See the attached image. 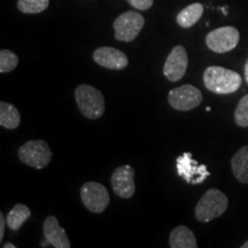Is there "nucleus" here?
Wrapping results in <instances>:
<instances>
[{
	"label": "nucleus",
	"mask_w": 248,
	"mask_h": 248,
	"mask_svg": "<svg viewBox=\"0 0 248 248\" xmlns=\"http://www.w3.org/2000/svg\"><path fill=\"white\" fill-rule=\"evenodd\" d=\"M93 60L97 62L99 66L111 70H122L128 67L129 63L128 57L122 51L109 47V46H104V47L95 49L93 53Z\"/></svg>",
	"instance_id": "f8f14e48"
},
{
	"label": "nucleus",
	"mask_w": 248,
	"mask_h": 248,
	"mask_svg": "<svg viewBox=\"0 0 248 248\" xmlns=\"http://www.w3.org/2000/svg\"><path fill=\"white\" fill-rule=\"evenodd\" d=\"M49 0H18V11L24 14H38L48 7Z\"/></svg>",
	"instance_id": "6ab92c4d"
},
{
	"label": "nucleus",
	"mask_w": 248,
	"mask_h": 248,
	"mask_svg": "<svg viewBox=\"0 0 248 248\" xmlns=\"http://www.w3.org/2000/svg\"><path fill=\"white\" fill-rule=\"evenodd\" d=\"M241 248H248V240L245 241V243L241 245Z\"/></svg>",
	"instance_id": "a878e982"
},
{
	"label": "nucleus",
	"mask_w": 248,
	"mask_h": 248,
	"mask_svg": "<svg viewBox=\"0 0 248 248\" xmlns=\"http://www.w3.org/2000/svg\"><path fill=\"white\" fill-rule=\"evenodd\" d=\"M169 246L171 248H197L198 243L190 228L179 225L170 232Z\"/></svg>",
	"instance_id": "4468645a"
},
{
	"label": "nucleus",
	"mask_w": 248,
	"mask_h": 248,
	"mask_svg": "<svg viewBox=\"0 0 248 248\" xmlns=\"http://www.w3.org/2000/svg\"><path fill=\"white\" fill-rule=\"evenodd\" d=\"M202 14L203 5L199 4V2H194V4L188 5L187 7L183 8L177 14L176 20H177L179 27L187 29V28L193 27L194 24L200 20Z\"/></svg>",
	"instance_id": "dca6fc26"
},
{
	"label": "nucleus",
	"mask_w": 248,
	"mask_h": 248,
	"mask_svg": "<svg viewBox=\"0 0 248 248\" xmlns=\"http://www.w3.org/2000/svg\"><path fill=\"white\" fill-rule=\"evenodd\" d=\"M75 98L80 113L86 119L97 120L105 113V98L98 89L82 84L75 90Z\"/></svg>",
	"instance_id": "7ed1b4c3"
},
{
	"label": "nucleus",
	"mask_w": 248,
	"mask_h": 248,
	"mask_svg": "<svg viewBox=\"0 0 248 248\" xmlns=\"http://www.w3.org/2000/svg\"><path fill=\"white\" fill-rule=\"evenodd\" d=\"M234 121L241 128L248 126V94L240 99L239 104L234 110Z\"/></svg>",
	"instance_id": "412c9836"
},
{
	"label": "nucleus",
	"mask_w": 248,
	"mask_h": 248,
	"mask_svg": "<svg viewBox=\"0 0 248 248\" xmlns=\"http://www.w3.org/2000/svg\"><path fill=\"white\" fill-rule=\"evenodd\" d=\"M228 197L222 191L209 188L195 206V218L199 222L208 223L222 216L228 209Z\"/></svg>",
	"instance_id": "f03ea898"
},
{
	"label": "nucleus",
	"mask_w": 248,
	"mask_h": 248,
	"mask_svg": "<svg viewBox=\"0 0 248 248\" xmlns=\"http://www.w3.org/2000/svg\"><path fill=\"white\" fill-rule=\"evenodd\" d=\"M44 234L48 244L55 248H70L66 231L54 216H48L44 222Z\"/></svg>",
	"instance_id": "ddd939ff"
},
{
	"label": "nucleus",
	"mask_w": 248,
	"mask_h": 248,
	"mask_svg": "<svg viewBox=\"0 0 248 248\" xmlns=\"http://www.w3.org/2000/svg\"><path fill=\"white\" fill-rule=\"evenodd\" d=\"M132 7L139 9V11H147L153 6L154 0H126Z\"/></svg>",
	"instance_id": "4be33fe9"
},
{
	"label": "nucleus",
	"mask_w": 248,
	"mask_h": 248,
	"mask_svg": "<svg viewBox=\"0 0 248 248\" xmlns=\"http://www.w3.org/2000/svg\"><path fill=\"white\" fill-rule=\"evenodd\" d=\"M2 247H4V248H15V245L11 244V243H7V244H5Z\"/></svg>",
	"instance_id": "393cba45"
},
{
	"label": "nucleus",
	"mask_w": 248,
	"mask_h": 248,
	"mask_svg": "<svg viewBox=\"0 0 248 248\" xmlns=\"http://www.w3.org/2000/svg\"><path fill=\"white\" fill-rule=\"evenodd\" d=\"M231 167L234 177L243 184H248V145L232 156Z\"/></svg>",
	"instance_id": "2eb2a0df"
},
{
	"label": "nucleus",
	"mask_w": 248,
	"mask_h": 248,
	"mask_svg": "<svg viewBox=\"0 0 248 248\" xmlns=\"http://www.w3.org/2000/svg\"><path fill=\"white\" fill-rule=\"evenodd\" d=\"M31 216V212L29 207H27L23 203H17L12 208L11 212L8 213L6 217V222H7L8 228L13 231H17L23 223L27 221Z\"/></svg>",
	"instance_id": "a211bd4d"
},
{
	"label": "nucleus",
	"mask_w": 248,
	"mask_h": 248,
	"mask_svg": "<svg viewBox=\"0 0 248 248\" xmlns=\"http://www.w3.org/2000/svg\"><path fill=\"white\" fill-rule=\"evenodd\" d=\"M188 58L184 46L177 45L172 48L163 66V74L170 82H178L184 77L187 69Z\"/></svg>",
	"instance_id": "9d476101"
},
{
	"label": "nucleus",
	"mask_w": 248,
	"mask_h": 248,
	"mask_svg": "<svg viewBox=\"0 0 248 248\" xmlns=\"http://www.w3.org/2000/svg\"><path fill=\"white\" fill-rule=\"evenodd\" d=\"M111 187L117 197L130 199L136 191L135 170L130 166H121L111 175Z\"/></svg>",
	"instance_id": "9b49d317"
},
{
	"label": "nucleus",
	"mask_w": 248,
	"mask_h": 248,
	"mask_svg": "<svg viewBox=\"0 0 248 248\" xmlns=\"http://www.w3.org/2000/svg\"><path fill=\"white\" fill-rule=\"evenodd\" d=\"M204 86L216 94H231L237 92L243 83L238 73L223 67H208L203 73Z\"/></svg>",
	"instance_id": "f257e3e1"
},
{
	"label": "nucleus",
	"mask_w": 248,
	"mask_h": 248,
	"mask_svg": "<svg viewBox=\"0 0 248 248\" xmlns=\"http://www.w3.org/2000/svg\"><path fill=\"white\" fill-rule=\"evenodd\" d=\"M82 202L90 212L102 213L109 204V193L100 183L88 182L80 188Z\"/></svg>",
	"instance_id": "0eeeda50"
},
{
	"label": "nucleus",
	"mask_w": 248,
	"mask_h": 248,
	"mask_svg": "<svg viewBox=\"0 0 248 248\" xmlns=\"http://www.w3.org/2000/svg\"><path fill=\"white\" fill-rule=\"evenodd\" d=\"M245 79H246V82L248 83V60L246 62V64H245Z\"/></svg>",
	"instance_id": "b1692460"
},
{
	"label": "nucleus",
	"mask_w": 248,
	"mask_h": 248,
	"mask_svg": "<svg viewBox=\"0 0 248 248\" xmlns=\"http://www.w3.org/2000/svg\"><path fill=\"white\" fill-rule=\"evenodd\" d=\"M18 159L24 164L35 169H43L48 166L52 160V152L48 144L44 140H30L18 148Z\"/></svg>",
	"instance_id": "20e7f679"
},
{
	"label": "nucleus",
	"mask_w": 248,
	"mask_h": 248,
	"mask_svg": "<svg viewBox=\"0 0 248 248\" xmlns=\"http://www.w3.org/2000/svg\"><path fill=\"white\" fill-rule=\"evenodd\" d=\"M206 110H207V111H210V110H212V108H210V107H207V108H206Z\"/></svg>",
	"instance_id": "bb28decb"
},
{
	"label": "nucleus",
	"mask_w": 248,
	"mask_h": 248,
	"mask_svg": "<svg viewBox=\"0 0 248 248\" xmlns=\"http://www.w3.org/2000/svg\"><path fill=\"white\" fill-rule=\"evenodd\" d=\"M168 101L173 109L188 111L202 102V93L193 85H182L169 92Z\"/></svg>",
	"instance_id": "6e6552de"
},
{
	"label": "nucleus",
	"mask_w": 248,
	"mask_h": 248,
	"mask_svg": "<svg viewBox=\"0 0 248 248\" xmlns=\"http://www.w3.org/2000/svg\"><path fill=\"white\" fill-rule=\"evenodd\" d=\"M7 224V222L5 223V216L4 214L0 212V241H2V238H4L5 234V225Z\"/></svg>",
	"instance_id": "5701e85b"
},
{
	"label": "nucleus",
	"mask_w": 248,
	"mask_h": 248,
	"mask_svg": "<svg viewBox=\"0 0 248 248\" xmlns=\"http://www.w3.org/2000/svg\"><path fill=\"white\" fill-rule=\"evenodd\" d=\"M18 64V57L9 49L0 51V73L5 74L13 71Z\"/></svg>",
	"instance_id": "aec40b11"
},
{
	"label": "nucleus",
	"mask_w": 248,
	"mask_h": 248,
	"mask_svg": "<svg viewBox=\"0 0 248 248\" xmlns=\"http://www.w3.org/2000/svg\"><path fill=\"white\" fill-rule=\"evenodd\" d=\"M239 39L240 33L234 27H222L210 31L206 37V44L215 53H226L237 47Z\"/></svg>",
	"instance_id": "423d86ee"
},
{
	"label": "nucleus",
	"mask_w": 248,
	"mask_h": 248,
	"mask_svg": "<svg viewBox=\"0 0 248 248\" xmlns=\"http://www.w3.org/2000/svg\"><path fill=\"white\" fill-rule=\"evenodd\" d=\"M21 123V115L17 108L8 102H0V125L8 130L16 129Z\"/></svg>",
	"instance_id": "f3484780"
},
{
	"label": "nucleus",
	"mask_w": 248,
	"mask_h": 248,
	"mask_svg": "<svg viewBox=\"0 0 248 248\" xmlns=\"http://www.w3.org/2000/svg\"><path fill=\"white\" fill-rule=\"evenodd\" d=\"M145 24V18L137 12H125L114 21L115 39L120 42H132L137 38Z\"/></svg>",
	"instance_id": "39448f33"
},
{
	"label": "nucleus",
	"mask_w": 248,
	"mask_h": 248,
	"mask_svg": "<svg viewBox=\"0 0 248 248\" xmlns=\"http://www.w3.org/2000/svg\"><path fill=\"white\" fill-rule=\"evenodd\" d=\"M178 175L185 179L188 184H201L209 177L210 172L204 164H199L192 156V153L186 152L176 160Z\"/></svg>",
	"instance_id": "1a4fd4ad"
}]
</instances>
